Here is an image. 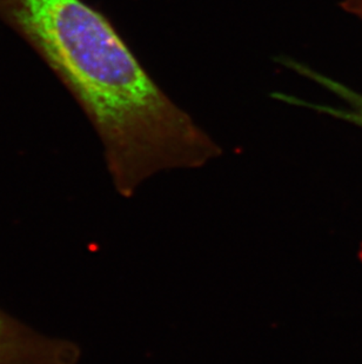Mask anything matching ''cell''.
I'll list each match as a JSON object with an SVG mask.
<instances>
[{
	"label": "cell",
	"mask_w": 362,
	"mask_h": 364,
	"mask_svg": "<svg viewBox=\"0 0 362 364\" xmlns=\"http://www.w3.org/2000/svg\"><path fill=\"white\" fill-rule=\"evenodd\" d=\"M0 18L82 105L121 196H133L159 172L202 168L221 155V146L150 78L109 19L82 0H0Z\"/></svg>",
	"instance_id": "6da1fadb"
},
{
	"label": "cell",
	"mask_w": 362,
	"mask_h": 364,
	"mask_svg": "<svg viewBox=\"0 0 362 364\" xmlns=\"http://www.w3.org/2000/svg\"><path fill=\"white\" fill-rule=\"evenodd\" d=\"M72 341L40 333L0 309V364H78Z\"/></svg>",
	"instance_id": "7a4b0ae2"
},
{
	"label": "cell",
	"mask_w": 362,
	"mask_h": 364,
	"mask_svg": "<svg viewBox=\"0 0 362 364\" xmlns=\"http://www.w3.org/2000/svg\"><path fill=\"white\" fill-rule=\"evenodd\" d=\"M283 63L290 69L297 71V73L307 77L308 80H314L315 82H318L319 85L324 86L329 92L338 97L339 100H344V107H328V105L308 103L306 100H299L297 97L285 96V95L283 96L278 95V98H280L287 103L314 109L318 112L328 114V116L340 119V121L347 122V123L353 124V125H356L362 129V93L345 85L344 82H338L331 77L317 73L314 70L301 64V63L290 60V59H284Z\"/></svg>",
	"instance_id": "3957f363"
},
{
	"label": "cell",
	"mask_w": 362,
	"mask_h": 364,
	"mask_svg": "<svg viewBox=\"0 0 362 364\" xmlns=\"http://www.w3.org/2000/svg\"><path fill=\"white\" fill-rule=\"evenodd\" d=\"M340 6L347 14H352L362 21V0H341Z\"/></svg>",
	"instance_id": "277c9868"
}]
</instances>
